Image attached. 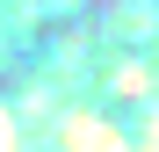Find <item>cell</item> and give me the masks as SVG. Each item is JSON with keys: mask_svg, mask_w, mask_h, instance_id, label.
Wrapping results in <instances>:
<instances>
[{"mask_svg": "<svg viewBox=\"0 0 159 152\" xmlns=\"http://www.w3.org/2000/svg\"><path fill=\"white\" fill-rule=\"evenodd\" d=\"M109 87H116L123 101H138V94H152V72H145V65H116V72H109Z\"/></svg>", "mask_w": 159, "mask_h": 152, "instance_id": "2", "label": "cell"}, {"mask_svg": "<svg viewBox=\"0 0 159 152\" xmlns=\"http://www.w3.org/2000/svg\"><path fill=\"white\" fill-rule=\"evenodd\" d=\"M0 152H22V109L0 101Z\"/></svg>", "mask_w": 159, "mask_h": 152, "instance_id": "3", "label": "cell"}, {"mask_svg": "<svg viewBox=\"0 0 159 152\" xmlns=\"http://www.w3.org/2000/svg\"><path fill=\"white\" fill-rule=\"evenodd\" d=\"M58 152H130V131L94 109H72V116H58Z\"/></svg>", "mask_w": 159, "mask_h": 152, "instance_id": "1", "label": "cell"}]
</instances>
